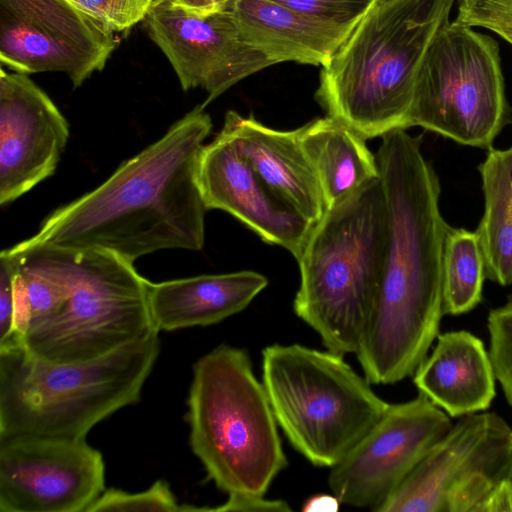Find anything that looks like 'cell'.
Listing matches in <instances>:
<instances>
[{"mask_svg":"<svg viewBox=\"0 0 512 512\" xmlns=\"http://www.w3.org/2000/svg\"><path fill=\"white\" fill-rule=\"evenodd\" d=\"M267 285L251 270L149 282L151 319L159 332L215 324L244 310Z\"/></svg>","mask_w":512,"mask_h":512,"instance_id":"d6986e66","label":"cell"},{"mask_svg":"<svg viewBox=\"0 0 512 512\" xmlns=\"http://www.w3.org/2000/svg\"><path fill=\"white\" fill-rule=\"evenodd\" d=\"M108 511L196 512L212 511V508L180 504L168 483L157 480L148 489L136 493L115 488L105 489L87 509V512Z\"/></svg>","mask_w":512,"mask_h":512,"instance_id":"cb8c5ba5","label":"cell"},{"mask_svg":"<svg viewBox=\"0 0 512 512\" xmlns=\"http://www.w3.org/2000/svg\"><path fill=\"white\" fill-rule=\"evenodd\" d=\"M4 251L55 275L67 289L58 311L22 336L20 345L32 355L56 363L82 362L159 332L149 310V281L132 262L106 250L29 239Z\"/></svg>","mask_w":512,"mask_h":512,"instance_id":"5b68a950","label":"cell"},{"mask_svg":"<svg viewBox=\"0 0 512 512\" xmlns=\"http://www.w3.org/2000/svg\"><path fill=\"white\" fill-rule=\"evenodd\" d=\"M198 183L207 210L231 214L265 243L298 258L313 224L263 182L222 130L201 150Z\"/></svg>","mask_w":512,"mask_h":512,"instance_id":"2e32d148","label":"cell"},{"mask_svg":"<svg viewBox=\"0 0 512 512\" xmlns=\"http://www.w3.org/2000/svg\"><path fill=\"white\" fill-rule=\"evenodd\" d=\"M296 130L315 171L326 210L379 177L376 156L366 139L345 122L326 114Z\"/></svg>","mask_w":512,"mask_h":512,"instance_id":"44dd1931","label":"cell"},{"mask_svg":"<svg viewBox=\"0 0 512 512\" xmlns=\"http://www.w3.org/2000/svg\"><path fill=\"white\" fill-rule=\"evenodd\" d=\"M116 44L113 30L70 0H0V59L15 72L60 71L78 87Z\"/></svg>","mask_w":512,"mask_h":512,"instance_id":"8fae6325","label":"cell"},{"mask_svg":"<svg viewBox=\"0 0 512 512\" xmlns=\"http://www.w3.org/2000/svg\"><path fill=\"white\" fill-rule=\"evenodd\" d=\"M114 32L143 21L157 0H70Z\"/></svg>","mask_w":512,"mask_h":512,"instance_id":"4316f807","label":"cell"},{"mask_svg":"<svg viewBox=\"0 0 512 512\" xmlns=\"http://www.w3.org/2000/svg\"><path fill=\"white\" fill-rule=\"evenodd\" d=\"M484 214L475 231L486 276L502 286L512 284V147L489 148L478 166Z\"/></svg>","mask_w":512,"mask_h":512,"instance_id":"7402d4cb","label":"cell"},{"mask_svg":"<svg viewBox=\"0 0 512 512\" xmlns=\"http://www.w3.org/2000/svg\"><path fill=\"white\" fill-rule=\"evenodd\" d=\"M381 138L375 156L387 200V247L355 355L371 384L388 385L414 375L438 336L449 225L440 212V182L422 153L421 136L399 128Z\"/></svg>","mask_w":512,"mask_h":512,"instance_id":"6da1fadb","label":"cell"},{"mask_svg":"<svg viewBox=\"0 0 512 512\" xmlns=\"http://www.w3.org/2000/svg\"><path fill=\"white\" fill-rule=\"evenodd\" d=\"M180 6L199 14L215 11L212 0H175Z\"/></svg>","mask_w":512,"mask_h":512,"instance_id":"1f68e13d","label":"cell"},{"mask_svg":"<svg viewBox=\"0 0 512 512\" xmlns=\"http://www.w3.org/2000/svg\"><path fill=\"white\" fill-rule=\"evenodd\" d=\"M454 22L488 29L512 45V0H458Z\"/></svg>","mask_w":512,"mask_h":512,"instance_id":"484cf974","label":"cell"},{"mask_svg":"<svg viewBox=\"0 0 512 512\" xmlns=\"http://www.w3.org/2000/svg\"><path fill=\"white\" fill-rule=\"evenodd\" d=\"M143 23L182 89L200 87L208 93L204 107L242 79L273 65L244 39L229 9L199 14L175 0H157Z\"/></svg>","mask_w":512,"mask_h":512,"instance_id":"5bb4252c","label":"cell"},{"mask_svg":"<svg viewBox=\"0 0 512 512\" xmlns=\"http://www.w3.org/2000/svg\"><path fill=\"white\" fill-rule=\"evenodd\" d=\"M413 376L419 392L451 417L485 410L495 396L489 353L481 339L464 330L438 335Z\"/></svg>","mask_w":512,"mask_h":512,"instance_id":"ffe728a7","label":"cell"},{"mask_svg":"<svg viewBox=\"0 0 512 512\" xmlns=\"http://www.w3.org/2000/svg\"><path fill=\"white\" fill-rule=\"evenodd\" d=\"M305 16L337 23L356 24L372 0H270Z\"/></svg>","mask_w":512,"mask_h":512,"instance_id":"83f0119b","label":"cell"},{"mask_svg":"<svg viewBox=\"0 0 512 512\" xmlns=\"http://www.w3.org/2000/svg\"><path fill=\"white\" fill-rule=\"evenodd\" d=\"M158 333L82 362L46 361L20 344L1 348L0 437L86 438L138 402L159 355Z\"/></svg>","mask_w":512,"mask_h":512,"instance_id":"8992f818","label":"cell"},{"mask_svg":"<svg viewBox=\"0 0 512 512\" xmlns=\"http://www.w3.org/2000/svg\"><path fill=\"white\" fill-rule=\"evenodd\" d=\"M189 443L228 495L264 496L287 466L278 424L248 352L220 344L193 367Z\"/></svg>","mask_w":512,"mask_h":512,"instance_id":"52a82bcc","label":"cell"},{"mask_svg":"<svg viewBox=\"0 0 512 512\" xmlns=\"http://www.w3.org/2000/svg\"><path fill=\"white\" fill-rule=\"evenodd\" d=\"M221 130L281 200L311 224L321 219L326 211L323 195L296 129H274L253 115L230 110Z\"/></svg>","mask_w":512,"mask_h":512,"instance_id":"e0dca14e","label":"cell"},{"mask_svg":"<svg viewBox=\"0 0 512 512\" xmlns=\"http://www.w3.org/2000/svg\"><path fill=\"white\" fill-rule=\"evenodd\" d=\"M512 479V428L495 413L467 414L375 512H482Z\"/></svg>","mask_w":512,"mask_h":512,"instance_id":"30bf717a","label":"cell"},{"mask_svg":"<svg viewBox=\"0 0 512 512\" xmlns=\"http://www.w3.org/2000/svg\"><path fill=\"white\" fill-rule=\"evenodd\" d=\"M227 9L244 39L272 64L324 66L356 25L311 18L270 0H231Z\"/></svg>","mask_w":512,"mask_h":512,"instance_id":"ac0fdd59","label":"cell"},{"mask_svg":"<svg viewBox=\"0 0 512 512\" xmlns=\"http://www.w3.org/2000/svg\"><path fill=\"white\" fill-rule=\"evenodd\" d=\"M388 237L380 175L329 207L312 225L296 259L293 309L340 355L355 354L377 295Z\"/></svg>","mask_w":512,"mask_h":512,"instance_id":"277c9868","label":"cell"},{"mask_svg":"<svg viewBox=\"0 0 512 512\" xmlns=\"http://www.w3.org/2000/svg\"><path fill=\"white\" fill-rule=\"evenodd\" d=\"M510 123L512 108L497 41L447 22L422 61L407 128L419 126L463 145L489 149Z\"/></svg>","mask_w":512,"mask_h":512,"instance_id":"9c48e42d","label":"cell"},{"mask_svg":"<svg viewBox=\"0 0 512 512\" xmlns=\"http://www.w3.org/2000/svg\"><path fill=\"white\" fill-rule=\"evenodd\" d=\"M211 129L204 106L195 107L101 185L53 211L28 239L106 250L132 263L159 250L200 251L207 209L198 161Z\"/></svg>","mask_w":512,"mask_h":512,"instance_id":"7a4b0ae2","label":"cell"},{"mask_svg":"<svg viewBox=\"0 0 512 512\" xmlns=\"http://www.w3.org/2000/svg\"><path fill=\"white\" fill-rule=\"evenodd\" d=\"M15 339V294L11 268L0 257V348L13 345Z\"/></svg>","mask_w":512,"mask_h":512,"instance_id":"f1b7e54d","label":"cell"},{"mask_svg":"<svg viewBox=\"0 0 512 512\" xmlns=\"http://www.w3.org/2000/svg\"><path fill=\"white\" fill-rule=\"evenodd\" d=\"M104 491L103 456L86 438L0 437V512H87Z\"/></svg>","mask_w":512,"mask_h":512,"instance_id":"7c38bea8","label":"cell"},{"mask_svg":"<svg viewBox=\"0 0 512 512\" xmlns=\"http://www.w3.org/2000/svg\"><path fill=\"white\" fill-rule=\"evenodd\" d=\"M455 0H372L322 66L316 98L366 140L407 129L417 76Z\"/></svg>","mask_w":512,"mask_h":512,"instance_id":"3957f363","label":"cell"},{"mask_svg":"<svg viewBox=\"0 0 512 512\" xmlns=\"http://www.w3.org/2000/svg\"><path fill=\"white\" fill-rule=\"evenodd\" d=\"M447 413L422 393L389 404L333 467L328 485L342 504L375 510L450 430Z\"/></svg>","mask_w":512,"mask_h":512,"instance_id":"4fadbf2b","label":"cell"},{"mask_svg":"<svg viewBox=\"0 0 512 512\" xmlns=\"http://www.w3.org/2000/svg\"><path fill=\"white\" fill-rule=\"evenodd\" d=\"M485 262L476 232L449 226L443 248V312L460 315L482 299Z\"/></svg>","mask_w":512,"mask_h":512,"instance_id":"603a6c76","label":"cell"},{"mask_svg":"<svg viewBox=\"0 0 512 512\" xmlns=\"http://www.w3.org/2000/svg\"><path fill=\"white\" fill-rule=\"evenodd\" d=\"M341 504L335 494L320 493L308 497L301 509L303 512H337Z\"/></svg>","mask_w":512,"mask_h":512,"instance_id":"4dcf8cb0","label":"cell"},{"mask_svg":"<svg viewBox=\"0 0 512 512\" xmlns=\"http://www.w3.org/2000/svg\"><path fill=\"white\" fill-rule=\"evenodd\" d=\"M488 330L494 375L512 406V294L506 304L490 311Z\"/></svg>","mask_w":512,"mask_h":512,"instance_id":"d4e9b609","label":"cell"},{"mask_svg":"<svg viewBox=\"0 0 512 512\" xmlns=\"http://www.w3.org/2000/svg\"><path fill=\"white\" fill-rule=\"evenodd\" d=\"M231 0H212L215 11L227 9Z\"/></svg>","mask_w":512,"mask_h":512,"instance_id":"d6a6232c","label":"cell"},{"mask_svg":"<svg viewBox=\"0 0 512 512\" xmlns=\"http://www.w3.org/2000/svg\"><path fill=\"white\" fill-rule=\"evenodd\" d=\"M262 383L279 428L318 467L336 465L389 406L343 355L300 344L262 351Z\"/></svg>","mask_w":512,"mask_h":512,"instance_id":"ba28073f","label":"cell"},{"mask_svg":"<svg viewBox=\"0 0 512 512\" xmlns=\"http://www.w3.org/2000/svg\"><path fill=\"white\" fill-rule=\"evenodd\" d=\"M218 512H289L291 507L283 500L266 499L264 496L234 494L226 501L212 508Z\"/></svg>","mask_w":512,"mask_h":512,"instance_id":"f546056e","label":"cell"},{"mask_svg":"<svg viewBox=\"0 0 512 512\" xmlns=\"http://www.w3.org/2000/svg\"><path fill=\"white\" fill-rule=\"evenodd\" d=\"M69 124L26 74L0 72V204L18 199L56 170Z\"/></svg>","mask_w":512,"mask_h":512,"instance_id":"9a60e30c","label":"cell"}]
</instances>
